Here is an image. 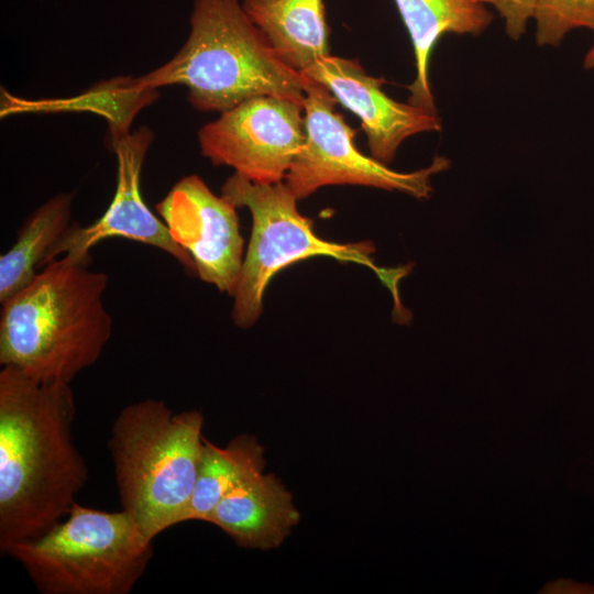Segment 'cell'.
Returning <instances> with one entry per match:
<instances>
[{"label": "cell", "mask_w": 594, "mask_h": 594, "mask_svg": "<svg viewBox=\"0 0 594 594\" xmlns=\"http://www.w3.org/2000/svg\"><path fill=\"white\" fill-rule=\"evenodd\" d=\"M221 196L252 216V232L240 278L233 294L232 320L241 328L253 326L263 309V296L272 277L284 267L312 256H328L371 268L393 295L394 320L407 322L411 314L399 300L398 283L413 264L377 266L371 242L336 243L319 238L312 221L297 209V198L283 182L257 184L234 173L221 187Z\"/></svg>", "instance_id": "cell-5"}, {"label": "cell", "mask_w": 594, "mask_h": 594, "mask_svg": "<svg viewBox=\"0 0 594 594\" xmlns=\"http://www.w3.org/2000/svg\"><path fill=\"white\" fill-rule=\"evenodd\" d=\"M264 465V449L251 435H240L224 448L204 439L186 521H206L227 493L240 483L263 473Z\"/></svg>", "instance_id": "cell-16"}, {"label": "cell", "mask_w": 594, "mask_h": 594, "mask_svg": "<svg viewBox=\"0 0 594 594\" xmlns=\"http://www.w3.org/2000/svg\"><path fill=\"white\" fill-rule=\"evenodd\" d=\"M73 193H62L36 208L0 257V302L29 285L46 266L55 245L72 227Z\"/></svg>", "instance_id": "cell-15"}, {"label": "cell", "mask_w": 594, "mask_h": 594, "mask_svg": "<svg viewBox=\"0 0 594 594\" xmlns=\"http://www.w3.org/2000/svg\"><path fill=\"white\" fill-rule=\"evenodd\" d=\"M153 133L141 127L134 132L110 135L109 145L117 158L113 198L101 217L81 227L72 224L55 245L47 264L62 255L70 263H90V250L99 242L123 238L156 248L174 257L190 274H196L188 253L170 237L166 224L145 204L141 194V173ZM46 264V265H47Z\"/></svg>", "instance_id": "cell-9"}, {"label": "cell", "mask_w": 594, "mask_h": 594, "mask_svg": "<svg viewBox=\"0 0 594 594\" xmlns=\"http://www.w3.org/2000/svg\"><path fill=\"white\" fill-rule=\"evenodd\" d=\"M301 74L323 85L358 116L372 157L384 164L394 160L406 139L442 128L438 112L388 97L382 90L384 79L369 75L356 58L328 55Z\"/></svg>", "instance_id": "cell-11"}, {"label": "cell", "mask_w": 594, "mask_h": 594, "mask_svg": "<svg viewBox=\"0 0 594 594\" xmlns=\"http://www.w3.org/2000/svg\"><path fill=\"white\" fill-rule=\"evenodd\" d=\"M305 91V143L285 177L297 200L328 185H362L417 199L431 197L430 179L450 167L447 157L436 156L429 166L410 173L393 170L356 148L355 131L336 111L338 101L328 88L309 78Z\"/></svg>", "instance_id": "cell-7"}, {"label": "cell", "mask_w": 594, "mask_h": 594, "mask_svg": "<svg viewBox=\"0 0 594 594\" xmlns=\"http://www.w3.org/2000/svg\"><path fill=\"white\" fill-rule=\"evenodd\" d=\"M199 410L174 413L162 399L123 407L110 428L121 509L147 538L186 521L204 447Z\"/></svg>", "instance_id": "cell-4"}, {"label": "cell", "mask_w": 594, "mask_h": 594, "mask_svg": "<svg viewBox=\"0 0 594 594\" xmlns=\"http://www.w3.org/2000/svg\"><path fill=\"white\" fill-rule=\"evenodd\" d=\"M583 67L585 69H592L594 68V43L586 52L584 59H583Z\"/></svg>", "instance_id": "cell-19"}, {"label": "cell", "mask_w": 594, "mask_h": 594, "mask_svg": "<svg viewBox=\"0 0 594 594\" xmlns=\"http://www.w3.org/2000/svg\"><path fill=\"white\" fill-rule=\"evenodd\" d=\"M538 46H559L576 29L594 31V0H537L534 18Z\"/></svg>", "instance_id": "cell-17"}, {"label": "cell", "mask_w": 594, "mask_h": 594, "mask_svg": "<svg viewBox=\"0 0 594 594\" xmlns=\"http://www.w3.org/2000/svg\"><path fill=\"white\" fill-rule=\"evenodd\" d=\"M2 553L20 563L42 594H129L153 558V540L122 509L74 503L47 532Z\"/></svg>", "instance_id": "cell-6"}, {"label": "cell", "mask_w": 594, "mask_h": 594, "mask_svg": "<svg viewBox=\"0 0 594 594\" xmlns=\"http://www.w3.org/2000/svg\"><path fill=\"white\" fill-rule=\"evenodd\" d=\"M277 56L302 73L329 54L323 0H241Z\"/></svg>", "instance_id": "cell-14"}, {"label": "cell", "mask_w": 594, "mask_h": 594, "mask_svg": "<svg viewBox=\"0 0 594 594\" xmlns=\"http://www.w3.org/2000/svg\"><path fill=\"white\" fill-rule=\"evenodd\" d=\"M139 80L152 89L184 86L195 109L223 112L256 96L302 105L309 77L277 56L240 0H194L186 43Z\"/></svg>", "instance_id": "cell-3"}, {"label": "cell", "mask_w": 594, "mask_h": 594, "mask_svg": "<svg viewBox=\"0 0 594 594\" xmlns=\"http://www.w3.org/2000/svg\"><path fill=\"white\" fill-rule=\"evenodd\" d=\"M411 40L416 77L408 102L436 111L429 80L430 57L444 34L480 35L493 13L477 0H394Z\"/></svg>", "instance_id": "cell-13"}, {"label": "cell", "mask_w": 594, "mask_h": 594, "mask_svg": "<svg viewBox=\"0 0 594 594\" xmlns=\"http://www.w3.org/2000/svg\"><path fill=\"white\" fill-rule=\"evenodd\" d=\"M306 138L304 107L277 96L249 98L198 132L201 154L257 184L285 179Z\"/></svg>", "instance_id": "cell-8"}, {"label": "cell", "mask_w": 594, "mask_h": 594, "mask_svg": "<svg viewBox=\"0 0 594 594\" xmlns=\"http://www.w3.org/2000/svg\"><path fill=\"white\" fill-rule=\"evenodd\" d=\"M493 6L502 15L506 34L514 41L520 40L528 22L534 18L537 0H477Z\"/></svg>", "instance_id": "cell-18"}, {"label": "cell", "mask_w": 594, "mask_h": 594, "mask_svg": "<svg viewBox=\"0 0 594 594\" xmlns=\"http://www.w3.org/2000/svg\"><path fill=\"white\" fill-rule=\"evenodd\" d=\"M235 209L198 175L179 179L156 205L172 239L191 257L198 277L230 296L244 258Z\"/></svg>", "instance_id": "cell-10"}, {"label": "cell", "mask_w": 594, "mask_h": 594, "mask_svg": "<svg viewBox=\"0 0 594 594\" xmlns=\"http://www.w3.org/2000/svg\"><path fill=\"white\" fill-rule=\"evenodd\" d=\"M242 548H277L299 521L292 494L274 474H258L237 485L206 519Z\"/></svg>", "instance_id": "cell-12"}, {"label": "cell", "mask_w": 594, "mask_h": 594, "mask_svg": "<svg viewBox=\"0 0 594 594\" xmlns=\"http://www.w3.org/2000/svg\"><path fill=\"white\" fill-rule=\"evenodd\" d=\"M69 384L0 371V550L41 537L66 517L88 469L72 437Z\"/></svg>", "instance_id": "cell-1"}, {"label": "cell", "mask_w": 594, "mask_h": 594, "mask_svg": "<svg viewBox=\"0 0 594 594\" xmlns=\"http://www.w3.org/2000/svg\"><path fill=\"white\" fill-rule=\"evenodd\" d=\"M89 265L56 258L1 302V366L70 384L98 361L113 322L103 301L109 277Z\"/></svg>", "instance_id": "cell-2"}]
</instances>
